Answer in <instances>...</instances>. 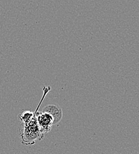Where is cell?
Wrapping results in <instances>:
<instances>
[{
	"instance_id": "6da1fadb",
	"label": "cell",
	"mask_w": 139,
	"mask_h": 154,
	"mask_svg": "<svg viewBox=\"0 0 139 154\" xmlns=\"http://www.w3.org/2000/svg\"><path fill=\"white\" fill-rule=\"evenodd\" d=\"M33 119L28 123L22 124L20 128V136L21 143L25 145H30L35 143L37 140H41L44 137L40 130L37 121V113Z\"/></svg>"
},
{
	"instance_id": "7a4b0ae2",
	"label": "cell",
	"mask_w": 139,
	"mask_h": 154,
	"mask_svg": "<svg viewBox=\"0 0 139 154\" xmlns=\"http://www.w3.org/2000/svg\"><path fill=\"white\" fill-rule=\"evenodd\" d=\"M37 121L41 133L44 135L51 131L54 125V119L53 117L47 112H38Z\"/></svg>"
},
{
	"instance_id": "3957f363",
	"label": "cell",
	"mask_w": 139,
	"mask_h": 154,
	"mask_svg": "<svg viewBox=\"0 0 139 154\" xmlns=\"http://www.w3.org/2000/svg\"><path fill=\"white\" fill-rule=\"evenodd\" d=\"M42 112H47L52 116L54 119V125L58 123L62 118V110L58 104H49L45 106Z\"/></svg>"
}]
</instances>
